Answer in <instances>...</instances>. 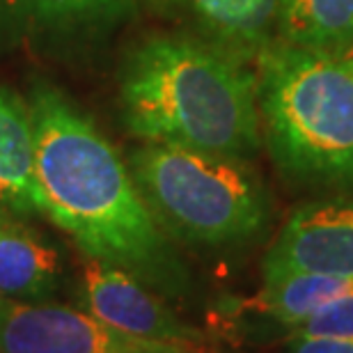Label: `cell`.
Masks as SVG:
<instances>
[{
  "mask_svg": "<svg viewBox=\"0 0 353 353\" xmlns=\"http://www.w3.org/2000/svg\"><path fill=\"white\" fill-rule=\"evenodd\" d=\"M28 103L44 218L67 232L85 257L122 268L163 299L186 303L193 294L188 266L110 140L53 83H34Z\"/></svg>",
  "mask_w": 353,
  "mask_h": 353,
  "instance_id": "6da1fadb",
  "label": "cell"
},
{
  "mask_svg": "<svg viewBox=\"0 0 353 353\" xmlns=\"http://www.w3.org/2000/svg\"><path fill=\"white\" fill-rule=\"evenodd\" d=\"M119 110L131 136L228 159L262 145L257 76L188 32L140 39L119 67Z\"/></svg>",
  "mask_w": 353,
  "mask_h": 353,
  "instance_id": "7a4b0ae2",
  "label": "cell"
},
{
  "mask_svg": "<svg viewBox=\"0 0 353 353\" xmlns=\"http://www.w3.org/2000/svg\"><path fill=\"white\" fill-rule=\"evenodd\" d=\"M257 103L282 174L312 188H353V53L275 41L259 53Z\"/></svg>",
  "mask_w": 353,
  "mask_h": 353,
  "instance_id": "3957f363",
  "label": "cell"
},
{
  "mask_svg": "<svg viewBox=\"0 0 353 353\" xmlns=\"http://www.w3.org/2000/svg\"><path fill=\"white\" fill-rule=\"evenodd\" d=\"M133 181L168 236L195 248H232L262 234L271 202L241 159L143 143L129 154Z\"/></svg>",
  "mask_w": 353,
  "mask_h": 353,
  "instance_id": "277c9868",
  "label": "cell"
},
{
  "mask_svg": "<svg viewBox=\"0 0 353 353\" xmlns=\"http://www.w3.org/2000/svg\"><path fill=\"white\" fill-rule=\"evenodd\" d=\"M0 353H202V349L122 333L81 307L0 299Z\"/></svg>",
  "mask_w": 353,
  "mask_h": 353,
  "instance_id": "5b68a950",
  "label": "cell"
},
{
  "mask_svg": "<svg viewBox=\"0 0 353 353\" xmlns=\"http://www.w3.org/2000/svg\"><path fill=\"white\" fill-rule=\"evenodd\" d=\"M79 305L99 321L147 340L200 347L207 335L183 321L163 296L117 266L85 257L79 282Z\"/></svg>",
  "mask_w": 353,
  "mask_h": 353,
  "instance_id": "8992f818",
  "label": "cell"
},
{
  "mask_svg": "<svg viewBox=\"0 0 353 353\" xmlns=\"http://www.w3.org/2000/svg\"><path fill=\"white\" fill-rule=\"evenodd\" d=\"M264 280L289 273L353 278V202L296 209L262 262Z\"/></svg>",
  "mask_w": 353,
  "mask_h": 353,
  "instance_id": "52a82bcc",
  "label": "cell"
},
{
  "mask_svg": "<svg viewBox=\"0 0 353 353\" xmlns=\"http://www.w3.org/2000/svg\"><path fill=\"white\" fill-rule=\"evenodd\" d=\"M136 0H0V44L74 46L131 12Z\"/></svg>",
  "mask_w": 353,
  "mask_h": 353,
  "instance_id": "ba28073f",
  "label": "cell"
},
{
  "mask_svg": "<svg viewBox=\"0 0 353 353\" xmlns=\"http://www.w3.org/2000/svg\"><path fill=\"white\" fill-rule=\"evenodd\" d=\"M282 0H152L165 17L179 21L209 44L245 60L275 44Z\"/></svg>",
  "mask_w": 353,
  "mask_h": 353,
  "instance_id": "9c48e42d",
  "label": "cell"
},
{
  "mask_svg": "<svg viewBox=\"0 0 353 353\" xmlns=\"http://www.w3.org/2000/svg\"><path fill=\"white\" fill-rule=\"evenodd\" d=\"M60 285V252L23 216L0 204V299L44 303Z\"/></svg>",
  "mask_w": 353,
  "mask_h": 353,
  "instance_id": "30bf717a",
  "label": "cell"
},
{
  "mask_svg": "<svg viewBox=\"0 0 353 353\" xmlns=\"http://www.w3.org/2000/svg\"><path fill=\"white\" fill-rule=\"evenodd\" d=\"M0 204L21 216H44L37 147L28 99L0 83Z\"/></svg>",
  "mask_w": 353,
  "mask_h": 353,
  "instance_id": "8fae6325",
  "label": "cell"
},
{
  "mask_svg": "<svg viewBox=\"0 0 353 353\" xmlns=\"http://www.w3.org/2000/svg\"><path fill=\"white\" fill-rule=\"evenodd\" d=\"M278 37L312 53H353V0H282Z\"/></svg>",
  "mask_w": 353,
  "mask_h": 353,
  "instance_id": "7c38bea8",
  "label": "cell"
},
{
  "mask_svg": "<svg viewBox=\"0 0 353 353\" xmlns=\"http://www.w3.org/2000/svg\"><path fill=\"white\" fill-rule=\"evenodd\" d=\"M353 294V278H337L323 273H289L264 280V289L248 303L257 314L278 323L285 333L305 321L330 301Z\"/></svg>",
  "mask_w": 353,
  "mask_h": 353,
  "instance_id": "4fadbf2b",
  "label": "cell"
},
{
  "mask_svg": "<svg viewBox=\"0 0 353 353\" xmlns=\"http://www.w3.org/2000/svg\"><path fill=\"white\" fill-rule=\"evenodd\" d=\"M296 335H328V337H353V294L326 303L305 321L289 328V337Z\"/></svg>",
  "mask_w": 353,
  "mask_h": 353,
  "instance_id": "5bb4252c",
  "label": "cell"
},
{
  "mask_svg": "<svg viewBox=\"0 0 353 353\" xmlns=\"http://www.w3.org/2000/svg\"><path fill=\"white\" fill-rule=\"evenodd\" d=\"M285 353H353V337L296 335L289 337Z\"/></svg>",
  "mask_w": 353,
  "mask_h": 353,
  "instance_id": "9a60e30c",
  "label": "cell"
}]
</instances>
